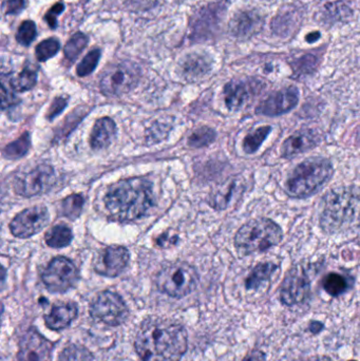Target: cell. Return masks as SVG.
Listing matches in <instances>:
<instances>
[{
  "label": "cell",
  "mask_w": 360,
  "mask_h": 361,
  "mask_svg": "<svg viewBox=\"0 0 360 361\" xmlns=\"http://www.w3.org/2000/svg\"><path fill=\"white\" fill-rule=\"evenodd\" d=\"M140 79V69L130 61L114 64L109 66L101 75V92L106 97H121L138 85Z\"/></svg>",
  "instance_id": "ba28073f"
},
{
  "label": "cell",
  "mask_w": 360,
  "mask_h": 361,
  "mask_svg": "<svg viewBox=\"0 0 360 361\" xmlns=\"http://www.w3.org/2000/svg\"><path fill=\"white\" fill-rule=\"evenodd\" d=\"M353 16L351 7L342 0H336L326 3L319 13L318 21L322 25H335L339 23H348Z\"/></svg>",
  "instance_id": "7402d4cb"
},
{
  "label": "cell",
  "mask_w": 360,
  "mask_h": 361,
  "mask_svg": "<svg viewBox=\"0 0 360 361\" xmlns=\"http://www.w3.org/2000/svg\"><path fill=\"white\" fill-rule=\"evenodd\" d=\"M6 14L8 15H15L21 13L25 9V0H8L6 3Z\"/></svg>",
  "instance_id": "b9f144b4"
},
{
  "label": "cell",
  "mask_w": 360,
  "mask_h": 361,
  "mask_svg": "<svg viewBox=\"0 0 360 361\" xmlns=\"http://www.w3.org/2000/svg\"><path fill=\"white\" fill-rule=\"evenodd\" d=\"M180 69L185 79H196L208 75L212 69V61L204 54L192 53L183 59Z\"/></svg>",
  "instance_id": "603a6c76"
},
{
  "label": "cell",
  "mask_w": 360,
  "mask_h": 361,
  "mask_svg": "<svg viewBox=\"0 0 360 361\" xmlns=\"http://www.w3.org/2000/svg\"><path fill=\"white\" fill-rule=\"evenodd\" d=\"M37 71L32 67H27L19 73L17 77H14L10 81L12 89L17 92H25L29 91L34 86L37 85Z\"/></svg>",
  "instance_id": "f546056e"
},
{
  "label": "cell",
  "mask_w": 360,
  "mask_h": 361,
  "mask_svg": "<svg viewBox=\"0 0 360 361\" xmlns=\"http://www.w3.org/2000/svg\"><path fill=\"white\" fill-rule=\"evenodd\" d=\"M216 131L214 129L210 128V127H202L192 133V137H190V145L196 148L208 146L216 139Z\"/></svg>",
  "instance_id": "d590c367"
},
{
  "label": "cell",
  "mask_w": 360,
  "mask_h": 361,
  "mask_svg": "<svg viewBox=\"0 0 360 361\" xmlns=\"http://www.w3.org/2000/svg\"><path fill=\"white\" fill-rule=\"evenodd\" d=\"M321 135L315 129H301L290 135L281 146V157L293 159L301 153L313 150L321 143Z\"/></svg>",
  "instance_id": "e0dca14e"
},
{
  "label": "cell",
  "mask_w": 360,
  "mask_h": 361,
  "mask_svg": "<svg viewBox=\"0 0 360 361\" xmlns=\"http://www.w3.org/2000/svg\"><path fill=\"white\" fill-rule=\"evenodd\" d=\"M323 290L332 297H339L351 289V280L338 273H329L322 279Z\"/></svg>",
  "instance_id": "4316f807"
},
{
  "label": "cell",
  "mask_w": 360,
  "mask_h": 361,
  "mask_svg": "<svg viewBox=\"0 0 360 361\" xmlns=\"http://www.w3.org/2000/svg\"><path fill=\"white\" fill-rule=\"evenodd\" d=\"M321 54L318 52H308L290 61L294 79L310 77L317 71L321 63Z\"/></svg>",
  "instance_id": "d4e9b609"
},
{
  "label": "cell",
  "mask_w": 360,
  "mask_h": 361,
  "mask_svg": "<svg viewBox=\"0 0 360 361\" xmlns=\"http://www.w3.org/2000/svg\"><path fill=\"white\" fill-rule=\"evenodd\" d=\"M104 202L111 220L133 222L154 205L152 184L144 177L122 179L111 185Z\"/></svg>",
  "instance_id": "7a4b0ae2"
},
{
  "label": "cell",
  "mask_w": 360,
  "mask_h": 361,
  "mask_svg": "<svg viewBox=\"0 0 360 361\" xmlns=\"http://www.w3.org/2000/svg\"><path fill=\"white\" fill-rule=\"evenodd\" d=\"M283 240V231L275 221L257 218L242 225L234 236V247L240 256L259 254L277 246Z\"/></svg>",
  "instance_id": "5b68a950"
},
{
  "label": "cell",
  "mask_w": 360,
  "mask_h": 361,
  "mask_svg": "<svg viewBox=\"0 0 360 361\" xmlns=\"http://www.w3.org/2000/svg\"><path fill=\"white\" fill-rule=\"evenodd\" d=\"M272 133V127L270 126H261L259 128L254 129L250 131L244 137L243 143H242V148L246 155H254L257 151L259 150L262 144L268 139L270 133Z\"/></svg>",
  "instance_id": "f1b7e54d"
},
{
  "label": "cell",
  "mask_w": 360,
  "mask_h": 361,
  "mask_svg": "<svg viewBox=\"0 0 360 361\" xmlns=\"http://www.w3.org/2000/svg\"><path fill=\"white\" fill-rule=\"evenodd\" d=\"M54 182L55 173L53 167L41 164L28 173L16 175L14 191L21 197H35L49 191Z\"/></svg>",
  "instance_id": "8fae6325"
},
{
  "label": "cell",
  "mask_w": 360,
  "mask_h": 361,
  "mask_svg": "<svg viewBox=\"0 0 360 361\" xmlns=\"http://www.w3.org/2000/svg\"><path fill=\"white\" fill-rule=\"evenodd\" d=\"M335 173L327 157H312L303 159L286 177L284 191L293 199H306L321 191Z\"/></svg>",
  "instance_id": "277c9868"
},
{
  "label": "cell",
  "mask_w": 360,
  "mask_h": 361,
  "mask_svg": "<svg viewBox=\"0 0 360 361\" xmlns=\"http://www.w3.org/2000/svg\"><path fill=\"white\" fill-rule=\"evenodd\" d=\"M93 356L83 347L71 344L61 352L59 361H92Z\"/></svg>",
  "instance_id": "836d02e7"
},
{
  "label": "cell",
  "mask_w": 360,
  "mask_h": 361,
  "mask_svg": "<svg viewBox=\"0 0 360 361\" xmlns=\"http://www.w3.org/2000/svg\"><path fill=\"white\" fill-rule=\"evenodd\" d=\"M79 271L77 265L66 257H57L49 263L41 280L50 293L63 294L75 287L79 280Z\"/></svg>",
  "instance_id": "9c48e42d"
},
{
  "label": "cell",
  "mask_w": 360,
  "mask_h": 361,
  "mask_svg": "<svg viewBox=\"0 0 360 361\" xmlns=\"http://www.w3.org/2000/svg\"><path fill=\"white\" fill-rule=\"evenodd\" d=\"M53 348L51 341L31 328L19 342L17 361H52Z\"/></svg>",
  "instance_id": "9a60e30c"
},
{
  "label": "cell",
  "mask_w": 360,
  "mask_h": 361,
  "mask_svg": "<svg viewBox=\"0 0 360 361\" xmlns=\"http://www.w3.org/2000/svg\"><path fill=\"white\" fill-rule=\"evenodd\" d=\"M91 318L105 326L117 328L129 318V309L121 295L111 291L97 294L89 306Z\"/></svg>",
  "instance_id": "52a82bcc"
},
{
  "label": "cell",
  "mask_w": 360,
  "mask_h": 361,
  "mask_svg": "<svg viewBox=\"0 0 360 361\" xmlns=\"http://www.w3.org/2000/svg\"><path fill=\"white\" fill-rule=\"evenodd\" d=\"M266 84L260 79H232L224 87V99L230 111L242 110L261 93Z\"/></svg>",
  "instance_id": "7c38bea8"
},
{
  "label": "cell",
  "mask_w": 360,
  "mask_h": 361,
  "mask_svg": "<svg viewBox=\"0 0 360 361\" xmlns=\"http://www.w3.org/2000/svg\"><path fill=\"white\" fill-rule=\"evenodd\" d=\"M83 203L85 200L81 195H69L61 202V213L66 218L75 220L83 211Z\"/></svg>",
  "instance_id": "4dcf8cb0"
},
{
  "label": "cell",
  "mask_w": 360,
  "mask_h": 361,
  "mask_svg": "<svg viewBox=\"0 0 360 361\" xmlns=\"http://www.w3.org/2000/svg\"><path fill=\"white\" fill-rule=\"evenodd\" d=\"M37 37V25L32 21H26L21 23L19 32L16 34V39L21 45L29 46Z\"/></svg>",
  "instance_id": "74e56055"
},
{
  "label": "cell",
  "mask_w": 360,
  "mask_h": 361,
  "mask_svg": "<svg viewBox=\"0 0 360 361\" xmlns=\"http://www.w3.org/2000/svg\"><path fill=\"white\" fill-rule=\"evenodd\" d=\"M360 222V187L330 189L320 202L319 226L326 233L349 231Z\"/></svg>",
  "instance_id": "3957f363"
},
{
  "label": "cell",
  "mask_w": 360,
  "mask_h": 361,
  "mask_svg": "<svg viewBox=\"0 0 360 361\" xmlns=\"http://www.w3.org/2000/svg\"><path fill=\"white\" fill-rule=\"evenodd\" d=\"M73 235L70 227L67 225H57L46 233V243L52 248H63L72 241Z\"/></svg>",
  "instance_id": "83f0119b"
},
{
  "label": "cell",
  "mask_w": 360,
  "mask_h": 361,
  "mask_svg": "<svg viewBox=\"0 0 360 361\" xmlns=\"http://www.w3.org/2000/svg\"><path fill=\"white\" fill-rule=\"evenodd\" d=\"M59 48H61V43L57 39H46L43 43L37 45V50H35L37 59L39 61H47L48 59H52L57 55Z\"/></svg>",
  "instance_id": "8d00e7d4"
},
{
  "label": "cell",
  "mask_w": 360,
  "mask_h": 361,
  "mask_svg": "<svg viewBox=\"0 0 360 361\" xmlns=\"http://www.w3.org/2000/svg\"><path fill=\"white\" fill-rule=\"evenodd\" d=\"M177 241H178V237L174 236V235L172 236V235L169 233H165L164 235L159 237L157 243H158L159 246L168 247L171 246V245L176 244Z\"/></svg>",
  "instance_id": "7bdbcfd3"
},
{
  "label": "cell",
  "mask_w": 360,
  "mask_h": 361,
  "mask_svg": "<svg viewBox=\"0 0 360 361\" xmlns=\"http://www.w3.org/2000/svg\"><path fill=\"white\" fill-rule=\"evenodd\" d=\"M301 18L299 10L296 8H286L272 19L270 28L274 34L281 39H286L301 26Z\"/></svg>",
  "instance_id": "ffe728a7"
},
{
  "label": "cell",
  "mask_w": 360,
  "mask_h": 361,
  "mask_svg": "<svg viewBox=\"0 0 360 361\" xmlns=\"http://www.w3.org/2000/svg\"><path fill=\"white\" fill-rule=\"evenodd\" d=\"M65 10V5L63 3H57L53 6L49 11L46 14L45 19L48 25L51 29H57V16L63 13Z\"/></svg>",
  "instance_id": "f35d334b"
},
{
  "label": "cell",
  "mask_w": 360,
  "mask_h": 361,
  "mask_svg": "<svg viewBox=\"0 0 360 361\" xmlns=\"http://www.w3.org/2000/svg\"><path fill=\"white\" fill-rule=\"evenodd\" d=\"M278 271H279V265L274 262H261L257 264L246 279V290H259L260 287L264 283L268 282Z\"/></svg>",
  "instance_id": "484cf974"
},
{
  "label": "cell",
  "mask_w": 360,
  "mask_h": 361,
  "mask_svg": "<svg viewBox=\"0 0 360 361\" xmlns=\"http://www.w3.org/2000/svg\"><path fill=\"white\" fill-rule=\"evenodd\" d=\"M319 39V32H312V33H310L308 35L306 36V41H308V43H315V41H317Z\"/></svg>",
  "instance_id": "7dc6e473"
},
{
  "label": "cell",
  "mask_w": 360,
  "mask_h": 361,
  "mask_svg": "<svg viewBox=\"0 0 360 361\" xmlns=\"http://www.w3.org/2000/svg\"><path fill=\"white\" fill-rule=\"evenodd\" d=\"M30 145H31V141H30L29 133H23L19 139L6 147L3 155L10 159H21L29 150Z\"/></svg>",
  "instance_id": "1f68e13d"
},
{
  "label": "cell",
  "mask_w": 360,
  "mask_h": 361,
  "mask_svg": "<svg viewBox=\"0 0 360 361\" xmlns=\"http://www.w3.org/2000/svg\"><path fill=\"white\" fill-rule=\"evenodd\" d=\"M128 263L129 251L126 247L108 246L97 255L93 267L101 276L115 278L124 272Z\"/></svg>",
  "instance_id": "2e32d148"
},
{
  "label": "cell",
  "mask_w": 360,
  "mask_h": 361,
  "mask_svg": "<svg viewBox=\"0 0 360 361\" xmlns=\"http://www.w3.org/2000/svg\"><path fill=\"white\" fill-rule=\"evenodd\" d=\"M117 137V125L109 117L97 119L91 133L90 144L94 150H101L110 146Z\"/></svg>",
  "instance_id": "44dd1931"
},
{
  "label": "cell",
  "mask_w": 360,
  "mask_h": 361,
  "mask_svg": "<svg viewBox=\"0 0 360 361\" xmlns=\"http://www.w3.org/2000/svg\"><path fill=\"white\" fill-rule=\"evenodd\" d=\"M263 25V17L258 12L242 11L232 18L228 29L234 39L248 41L259 33Z\"/></svg>",
  "instance_id": "ac0fdd59"
},
{
  "label": "cell",
  "mask_w": 360,
  "mask_h": 361,
  "mask_svg": "<svg viewBox=\"0 0 360 361\" xmlns=\"http://www.w3.org/2000/svg\"><path fill=\"white\" fill-rule=\"evenodd\" d=\"M300 92L296 86H288L270 93L257 106V115L264 117H279L293 110L299 103Z\"/></svg>",
  "instance_id": "4fadbf2b"
},
{
  "label": "cell",
  "mask_w": 360,
  "mask_h": 361,
  "mask_svg": "<svg viewBox=\"0 0 360 361\" xmlns=\"http://www.w3.org/2000/svg\"><path fill=\"white\" fill-rule=\"evenodd\" d=\"M188 349V333L182 323L150 316L141 323L134 350L142 361H181Z\"/></svg>",
  "instance_id": "6da1fadb"
},
{
  "label": "cell",
  "mask_w": 360,
  "mask_h": 361,
  "mask_svg": "<svg viewBox=\"0 0 360 361\" xmlns=\"http://www.w3.org/2000/svg\"><path fill=\"white\" fill-rule=\"evenodd\" d=\"M88 36L83 33H77L71 37L65 47V57L70 61H75L79 54L88 45Z\"/></svg>",
  "instance_id": "d6a6232c"
},
{
  "label": "cell",
  "mask_w": 360,
  "mask_h": 361,
  "mask_svg": "<svg viewBox=\"0 0 360 361\" xmlns=\"http://www.w3.org/2000/svg\"><path fill=\"white\" fill-rule=\"evenodd\" d=\"M79 317V305L73 301L54 303L47 315L43 316L46 326L49 330L61 332L72 324Z\"/></svg>",
  "instance_id": "d6986e66"
},
{
  "label": "cell",
  "mask_w": 360,
  "mask_h": 361,
  "mask_svg": "<svg viewBox=\"0 0 360 361\" xmlns=\"http://www.w3.org/2000/svg\"><path fill=\"white\" fill-rule=\"evenodd\" d=\"M12 90H13L12 87L11 89H9V88L6 86L5 81H3V87H1V97H1V99H3L1 104H3V109H6V108L13 106L14 104L17 103V99H16L14 93L12 92Z\"/></svg>",
  "instance_id": "60d3db41"
},
{
  "label": "cell",
  "mask_w": 360,
  "mask_h": 361,
  "mask_svg": "<svg viewBox=\"0 0 360 361\" xmlns=\"http://www.w3.org/2000/svg\"><path fill=\"white\" fill-rule=\"evenodd\" d=\"M198 282L196 269L181 261L165 265L156 277L158 290L171 298L186 297L196 290Z\"/></svg>",
  "instance_id": "8992f818"
},
{
  "label": "cell",
  "mask_w": 360,
  "mask_h": 361,
  "mask_svg": "<svg viewBox=\"0 0 360 361\" xmlns=\"http://www.w3.org/2000/svg\"><path fill=\"white\" fill-rule=\"evenodd\" d=\"M242 361H266V355L262 351L252 350Z\"/></svg>",
  "instance_id": "ee69618b"
},
{
  "label": "cell",
  "mask_w": 360,
  "mask_h": 361,
  "mask_svg": "<svg viewBox=\"0 0 360 361\" xmlns=\"http://www.w3.org/2000/svg\"><path fill=\"white\" fill-rule=\"evenodd\" d=\"M243 181L242 177H232L228 179L226 184L219 187L210 197V205L217 211H223L228 208L232 197L238 191H243Z\"/></svg>",
  "instance_id": "cb8c5ba5"
},
{
  "label": "cell",
  "mask_w": 360,
  "mask_h": 361,
  "mask_svg": "<svg viewBox=\"0 0 360 361\" xmlns=\"http://www.w3.org/2000/svg\"><path fill=\"white\" fill-rule=\"evenodd\" d=\"M101 50L94 49L92 51L89 52L83 61L79 63L77 66V75L79 77H87V75H91L97 68V64H99V59H101Z\"/></svg>",
  "instance_id": "e575fe53"
},
{
  "label": "cell",
  "mask_w": 360,
  "mask_h": 361,
  "mask_svg": "<svg viewBox=\"0 0 360 361\" xmlns=\"http://www.w3.org/2000/svg\"><path fill=\"white\" fill-rule=\"evenodd\" d=\"M49 222V213L43 205L30 207L16 215L10 224L14 236L27 239L39 233Z\"/></svg>",
  "instance_id": "5bb4252c"
},
{
  "label": "cell",
  "mask_w": 360,
  "mask_h": 361,
  "mask_svg": "<svg viewBox=\"0 0 360 361\" xmlns=\"http://www.w3.org/2000/svg\"><path fill=\"white\" fill-rule=\"evenodd\" d=\"M299 361H334L333 359L330 357L324 356V355H320V356H312L308 358L302 359Z\"/></svg>",
  "instance_id": "bcb514c9"
},
{
  "label": "cell",
  "mask_w": 360,
  "mask_h": 361,
  "mask_svg": "<svg viewBox=\"0 0 360 361\" xmlns=\"http://www.w3.org/2000/svg\"><path fill=\"white\" fill-rule=\"evenodd\" d=\"M324 330V324L321 321L313 320L310 322L308 324V331L312 333L313 335L319 334L322 331Z\"/></svg>",
  "instance_id": "f6af8a7d"
},
{
  "label": "cell",
  "mask_w": 360,
  "mask_h": 361,
  "mask_svg": "<svg viewBox=\"0 0 360 361\" xmlns=\"http://www.w3.org/2000/svg\"><path fill=\"white\" fill-rule=\"evenodd\" d=\"M348 361H356V360H348Z\"/></svg>",
  "instance_id": "c3c4849f"
},
{
  "label": "cell",
  "mask_w": 360,
  "mask_h": 361,
  "mask_svg": "<svg viewBox=\"0 0 360 361\" xmlns=\"http://www.w3.org/2000/svg\"><path fill=\"white\" fill-rule=\"evenodd\" d=\"M66 105H67V99H65V97H57L53 101L51 107H50L49 113H48V119H55L65 109Z\"/></svg>",
  "instance_id": "ab89813d"
},
{
  "label": "cell",
  "mask_w": 360,
  "mask_h": 361,
  "mask_svg": "<svg viewBox=\"0 0 360 361\" xmlns=\"http://www.w3.org/2000/svg\"><path fill=\"white\" fill-rule=\"evenodd\" d=\"M311 275L308 266L298 264L286 273L280 287L279 297L282 304L295 306L306 302L311 295Z\"/></svg>",
  "instance_id": "30bf717a"
}]
</instances>
